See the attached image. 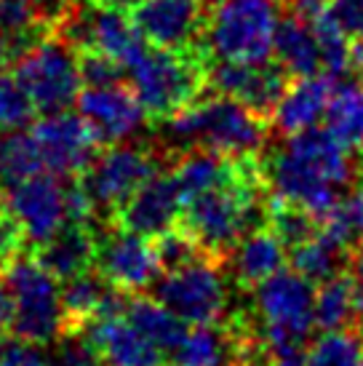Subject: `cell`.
<instances>
[{
    "mask_svg": "<svg viewBox=\"0 0 363 366\" xmlns=\"http://www.w3.org/2000/svg\"><path fill=\"white\" fill-rule=\"evenodd\" d=\"M41 172H46V163L32 132H0V190H9Z\"/></svg>",
    "mask_w": 363,
    "mask_h": 366,
    "instance_id": "28",
    "label": "cell"
},
{
    "mask_svg": "<svg viewBox=\"0 0 363 366\" xmlns=\"http://www.w3.org/2000/svg\"><path fill=\"white\" fill-rule=\"evenodd\" d=\"M3 281L14 295L11 337L49 347L61 332L59 281L35 262L30 252H21L3 267Z\"/></svg>",
    "mask_w": 363,
    "mask_h": 366,
    "instance_id": "4",
    "label": "cell"
},
{
    "mask_svg": "<svg viewBox=\"0 0 363 366\" xmlns=\"http://www.w3.org/2000/svg\"><path fill=\"white\" fill-rule=\"evenodd\" d=\"M361 366H363V361H361Z\"/></svg>",
    "mask_w": 363,
    "mask_h": 366,
    "instance_id": "48",
    "label": "cell"
},
{
    "mask_svg": "<svg viewBox=\"0 0 363 366\" xmlns=\"http://www.w3.org/2000/svg\"><path fill=\"white\" fill-rule=\"evenodd\" d=\"M174 361L182 366H235L238 340L227 321L192 326L174 350Z\"/></svg>",
    "mask_w": 363,
    "mask_h": 366,
    "instance_id": "23",
    "label": "cell"
},
{
    "mask_svg": "<svg viewBox=\"0 0 363 366\" xmlns=\"http://www.w3.org/2000/svg\"><path fill=\"white\" fill-rule=\"evenodd\" d=\"M278 3H281L283 14H292V16L313 21V19H318L321 14L329 11V3H332V0H278Z\"/></svg>",
    "mask_w": 363,
    "mask_h": 366,
    "instance_id": "39",
    "label": "cell"
},
{
    "mask_svg": "<svg viewBox=\"0 0 363 366\" xmlns=\"http://www.w3.org/2000/svg\"><path fill=\"white\" fill-rule=\"evenodd\" d=\"M347 259H350V252L342 249L339 244H334L332 238H326L323 233L289 249V267L304 275L315 286H321L323 281H329L334 275L344 273Z\"/></svg>",
    "mask_w": 363,
    "mask_h": 366,
    "instance_id": "27",
    "label": "cell"
},
{
    "mask_svg": "<svg viewBox=\"0 0 363 366\" xmlns=\"http://www.w3.org/2000/svg\"><path fill=\"white\" fill-rule=\"evenodd\" d=\"M86 46H94L104 51L107 56L118 59L129 70L136 61L141 59V54L147 51L150 43L139 35V30L131 24V19L126 16L123 9H115V6H101V9H94L91 6V16H89V43Z\"/></svg>",
    "mask_w": 363,
    "mask_h": 366,
    "instance_id": "21",
    "label": "cell"
},
{
    "mask_svg": "<svg viewBox=\"0 0 363 366\" xmlns=\"http://www.w3.org/2000/svg\"><path fill=\"white\" fill-rule=\"evenodd\" d=\"M289 264V249L270 224L246 233L224 262V270L241 292H254L270 275Z\"/></svg>",
    "mask_w": 363,
    "mask_h": 366,
    "instance_id": "18",
    "label": "cell"
},
{
    "mask_svg": "<svg viewBox=\"0 0 363 366\" xmlns=\"http://www.w3.org/2000/svg\"><path fill=\"white\" fill-rule=\"evenodd\" d=\"M326 129L353 153L363 150V83H337L326 110Z\"/></svg>",
    "mask_w": 363,
    "mask_h": 366,
    "instance_id": "29",
    "label": "cell"
},
{
    "mask_svg": "<svg viewBox=\"0 0 363 366\" xmlns=\"http://www.w3.org/2000/svg\"><path fill=\"white\" fill-rule=\"evenodd\" d=\"M259 161H262V177L270 193L281 195L292 204L304 206L318 219H323L342 201L339 198L342 187H337L329 177H323V172H318L313 163L302 158L297 150H292L286 142L275 150L264 147Z\"/></svg>",
    "mask_w": 363,
    "mask_h": 366,
    "instance_id": "11",
    "label": "cell"
},
{
    "mask_svg": "<svg viewBox=\"0 0 363 366\" xmlns=\"http://www.w3.org/2000/svg\"><path fill=\"white\" fill-rule=\"evenodd\" d=\"M99 246V227L83 222H64L49 241L30 249L35 262L56 281H70L75 275L94 270Z\"/></svg>",
    "mask_w": 363,
    "mask_h": 366,
    "instance_id": "17",
    "label": "cell"
},
{
    "mask_svg": "<svg viewBox=\"0 0 363 366\" xmlns=\"http://www.w3.org/2000/svg\"><path fill=\"white\" fill-rule=\"evenodd\" d=\"M347 273H350V278H353L355 292H358V297H361V302H363V244H358L353 252H350Z\"/></svg>",
    "mask_w": 363,
    "mask_h": 366,
    "instance_id": "41",
    "label": "cell"
},
{
    "mask_svg": "<svg viewBox=\"0 0 363 366\" xmlns=\"http://www.w3.org/2000/svg\"><path fill=\"white\" fill-rule=\"evenodd\" d=\"M0 366H51V361L43 345L14 337L6 345H0Z\"/></svg>",
    "mask_w": 363,
    "mask_h": 366,
    "instance_id": "37",
    "label": "cell"
},
{
    "mask_svg": "<svg viewBox=\"0 0 363 366\" xmlns=\"http://www.w3.org/2000/svg\"><path fill=\"white\" fill-rule=\"evenodd\" d=\"M169 166V163H166ZM163 169L161 153L141 144H110L101 147L89 169L81 174L99 219L110 224L112 214L131 198L155 172Z\"/></svg>",
    "mask_w": 363,
    "mask_h": 366,
    "instance_id": "7",
    "label": "cell"
},
{
    "mask_svg": "<svg viewBox=\"0 0 363 366\" xmlns=\"http://www.w3.org/2000/svg\"><path fill=\"white\" fill-rule=\"evenodd\" d=\"M329 14L350 38L363 41V0H332Z\"/></svg>",
    "mask_w": 363,
    "mask_h": 366,
    "instance_id": "38",
    "label": "cell"
},
{
    "mask_svg": "<svg viewBox=\"0 0 363 366\" xmlns=\"http://www.w3.org/2000/svg\"><path fill=\"white\" fill-rule=\"evenodd\" d=\"M86 332L107 366H161L163 361V350L152 345L126 315L96 318Z\"/></svg>",
    "mask_w": 363,
    "mask_h": 366,
    "instance_id": "20",
    "label": "cell"
},
{
    "mask_svg": "<svg viewBox=\"0 0 363 366\" xmlns=\"http://www.w3.org/2000/svg\"><path fill=\"white\" fill-rule=\"evenodd\" d=\"M353 70L363 78V41H358L353 46Z\"/></svg>",
    "mask_w": 363,
    "mask_h": 366,
    "instance_id": "42",
    "label": "cell"
},
{
    "mask_svg": "<svg viewBox=\"0 0 363 366\" xmlns=\"http://www.w3.org/2000/svg\"><path fill=\"white\" fill-rule=\"evenodd\" d=\"M361 361H363L361 329L323 332L307 347V366H361Z\"/></svg>",
    "mask_w": 363,
    "mask_h": 366,
    "instance_id": "31",
    "label": "cell"
},
{
    "mask_svg": "<svg viewBox=\"0 0 363 366\" xmlns=\"http://www.w3.org/2000/svg\"><path fill=\"white\" fill-rule=\"evenodd\" d=\"M94 270L126 295H144L158 281L161 264L155 257L152 238L104 224V230H99Z\"/></svg>",
    "mask_w": 363,
    "mask_h": 366,
    "instance_id": "12",
    "label": "cell"
},
{
    "mask_svg": "<svg viewBox=\"0 0 363 366\" xmlns=\"http://www.w3.org/2000/svg\"><path fill=\"white\" fill-rule=\"evenodd\" d=\"M267 224L275 230L286 249H294L321 233V219L313 212L275 193H270L267 198Z\"/></svg>",
    "mask_w": 363,
    "mask_h": 366,
    "instance_id": "30",
    "label": "cell"
},
{
    "mask_svg": "<svg viewBox=\"0 0 363 366\" xmlns=\"http://www.w3.org/2000/svg\"><path fill=\"white\" fill-rule=\"evenodd\" d=\"M152 246H155V257H158V264H161V275L179 270V267L198 262V259H212V257L203 254V249L195 244V238L187 230H182L179 224L169 227L166 233L155 235Z\"/></svg>",
    "mask_w": 363,
    "mask_h": 366,
    "instance_id": "34",
    "label": "cell"
},
{
    "mask_svg": "<svg viewBox=\"0 0 363 366\" xmlns=\"http://www.w3.org/2000/svg\"><path fill=\"white\" fill-rule=\"evenodd\" d=\"M126 318L163 353H174L182 342V337L187 335L184 321L155 297L134 295L129 307H126Z\"/></svg>",
    "mask_w": 363,
    "mask_h": 366,
    "instance_id": "26",
    "label": "cell"
},
{
    "mask_svg": "<svg viewBox=\"0 0 363 366\" xmlns=\"http://www.w3.org/2000/svg\"><path fill=\"white\" fill-rule=\"evenodd\" d=\"M14 295L6 286V281L0 278V337L11 335V324H14Z\"/></svg>",
    "mask_w": 363,
    "mask_h": 366,
    "instance_id": "40",
    "label": "cell"
},
{
    "mask_svg": "<svg viewBox=\"0 0 363 366\" xmlns=\"http://www.w3.org/2000/svg\"><path fill=\"white\" fill-rule=\"evenodd\" d=\"M214 54L209 46L192 51H169L147 46L141 59L129 67L131 89L139 97L147 123L163 126L198 102L209 89Z\"/></svg>",
    "mask_w": 363,
    "mask_h": 366,
    "instance_id": "1",
    "label": "cell"
},
{
    "mask_svg": "<svg viewBox=\"0 0 363 366\" xmlns=\"http://www.w3.org/2000/svg\"><path fill=\"white\" fill-rule=\"evenodd\" d=\"M249 295L254 297L252 310L270 356L275 350L307 347L315 329V284L292 267H283Z\"/></svg>",
    "mask_w": 363,
    "mask_h": 366,
    "instance_id": "3",
    "label": "cell"
},
{
    "mask_svg": "<svg viewBox=\"0 0 363 366\" xmlns=\"http://www.w3.org/2000/svg\"><path fill=\"white\" fill-rule=\"evenodd\" d=\"M32 137L41 147L46 172L61 179L81 177L101 153V144L89 123L67 110L43 112L41 121L32 123Z\"/></svg>",
    "mask_w": 363,
    "mask_h": 366,
    "instance_id": "13",
    "label": "cell"
},
{
    "mask_svg": "<svg viewBox=\"0 0 363 366\" xmlns=\"http://www.w3.org/2000/svg\"><path fill=\"white\" fill-rule=\"evenodd\" d=\"M6 204L19 219L27 235V249L41 246L67 222L64 214V179L51 172H41L3 190Z\"/></svg>",
    "mask_w": 363,
    "mask_h": 366,
    "instance_id": "14",
    "label": "cell"
},
{
    "mask_svg": "<svg viewBox=\"0 0 363 366\" xmlns=\"http://www.w3.org/2000/svg\"><path fill=\"white\" fill-rule=\"evenodd\" d=\"M294 78L283 70L275 59L267 61H230L214 59L209 72V89L206 92L232 97L235 102L246 104L254 115L272 126L275 107L281 104L283 94Z\"/></svg>",
    "mask_w": 363,
    "mask_h": 366,
    "instance_id": "10",
    "label": "cell"
},
{
    "mask_svg": "<svg viewBox=\"0 0 363 366\" xmlns=\"http://www.w3.org/2000/svg\"><path fill=\"white\" fill-rule=\"evenodd\" d=\"M107 289L110 284L96 270H86L70 281H61V332H81L91 321H96Z\"/></svg>",
    "mask_w": 363,
    "mask_h": 366,
    "instance_id": "25",
    "label": "cell"
},
{
    "mask_svg": "<svg viewBox=\"0 0 363 366\" xmlns=\"http://www.w3.org/2000/svg\"><path fill=\"white\" fill-rule=\"evenodd\" d=\"M182 142L212 147L230 158H259L270 142V123L254 115L246 104L235 102L232 97L206 92L182 110L176 118L163 123Z\"/></svg>",
    "mask_w": 363,
    "mask_h": 366,
    "instance_id": "2",
    "label": "cell"
},
{
    "mask_svg": "<svg viewBox=\"0 0 363 366\" xmlns=\"http://www.w3.org/2000/svg\"><path fill=\"white\" fill-rule=\"evenodd\" d=\"M171 366H182V364H176V361H174V364H171Z\"/></svg>",
    "mask_w": 363,
    "mask_h": 366,
    "instance_id": "46",
    "label": "cell"
},
{
    "mask_svg": "<svg viewBox=\"0 0 363 366\" xmlns=\"http://www.w3.org/2000/svg\"><path fill=\"white\" fill-rule=\"evenodd\" d=\"M315 326L321 332L363 329V302L347 270L315 289Z\"/></svg>",
    "mask_w": 363,
    "mask_h": 366,
    "instance_id": "24",
    "label": "cell"
},
{
    "mask_svg": "<svg viewBox=\"0 0 363 366\" xmlns=\"http://www.w3.org/2000/svg\"><path fill=\"white\" fill-rule=\"evenodd\" d=\"M3 267H6V264H3V259H0V278H3Z\"/></svg>",
    "mask_w": 363,
    "mask_h": 366,
    "instance_id": "44",
    "label": "cell"
},
{
    "mask_svg": "<svg viewBox=\"0 0 363 366\" xmlns=\"http://www.w3.org/2000/svg\"><path fill=\"white\" fill-rule=\"evenodd\" d=\"M21 3H32V6H38V9H41V3H43V0H21Z\"/></svg>",
    "mask_w": 363,
    "mask_h": 366,
    "instance_id": "43",
    "label": "cell"
},
{
    "mask_svg": "<svg viewBox=\"0 0 363 366\" xmlns=\"http://www.w3.org/2000/svg\"><path fill=\"white\" fill-rule=\"evenodd\" d=\"M152 297L161 300L184 324H219L230 313V286L222 262L198 259L179 270L163 273Z\"/></svg>",
    "mask_w": 363,
    "mask_h": 366,
    "instance_id": "6",
    "label": "cell"
},
{
    "mask_svg": "<svg viewBox=\"0 0 363 366\" xmlns=\"http://www.w3.org/2000/svg\"><path fill=\"white\" fill-rule=\"evenodd\" d=\"M78 54V72H81L83 89H107L126 83V67L118 59L107 56L94 46L75 49Z\"/></svg>",
    "mask_w": 363,
    "mask_h": 366,
    "instance_id": "35",
    "label": "cell"
},
{
    "mask_svg": "<svg viewBox=\"0 0 363 366\" xmlns=\"http://www.w3.org/2000/svg\"><path fill=\"white\" fill-rule=\"evenodd\" d=\"M272 59L281 64L292 78H307L318 75L321 70V49L315 38L313 24L307 19L286 14L278 21L275 43H272Z\"/></svg>",
    "mask_w": 363,
    "mask_h": 366,
    "instance_id": "22",
    "label": "cell"
},
{
    "mask_svg": "<svg viewBox=\"0 0 363 366\" xmlns=\"http://www.w3.org/2000/svg\"><path fill=\"white\" fill-rule=\"evenodd\" d=\"M75 110L91 126L101 147L121 144L147 121L131 83L107 86V89H81L75 99Z\"/></svg>",
    "mask_w": 363,
    "mask_h": 366,
    "instance_id": "15",
    "label": "cell"
},
{
    "mask_svg": "<svg viewBox=\"0 0 363 366\" xmlns=\"http://www.w3.org/2000/svg\"><path fill=\"white\" fill-rule=\"evenodd\" d=\"M126 16L155 49L192 51L209 46V6L203 0H129Z\"/></svg>",
    "mask_w": 363,
    "mask_h": 366,
    "instance_id": "9",
    "label": "cell"
},
{
    "mask_svg": "<svg viewBox=\"0 0 363 366\" xmlns=\"http://www.w3.org/2000/svg\"><path fill=\"white\" fill-rule=\"evenodd\" d=\"M38 107L14 70H0V132H14L35 123Z\"/></svg>",
    "mask_w": 363,
    "mask_h": 366,
    "instance_id": "33",
    "label": "cell"
},
{
    "mask_svg": "<svg viewBox=\"0 0 363 366\" xmlns=\"http://www.w3.org/2000/svg\"><path fill=\"white\" fill-rule=\"evenodd\" d=\"M318 38V49H321V64L326 75L332 78H344L353 70V46H350V35L334 21V16L326 11L318 19L310 21Z\"/></svg>",
    "mask_w": 363,
    "mask_h": 366,
    "instance_id": "32",
    "label": "cell"
},
{
    "mask_svg": "<svg viewBox=\"0 0 363 366\" xmlns=\"http://www.w3.org/2000/svg\"><path fill=\"white\" fill-rule=\"evenodd\" d=\"M126 3H129V0H126ZM123 9H126V6H123Z\"/></svg>",
    "mask_w": 363,
    "mask_h": 366,
    "instance_id": "47",
    "label": "cell"
},
{
    "mask_svg": "<svg viewBox=\"0 0 363 366\" xmlns=\"http://www.w3.org/2000/svg\"><path fill=\"white\" fill-rule=\"evenodd\" d=\"M49 350L51 366H107L99 347L94 345L86 329L81 332H61Z\"/></svg>",
    "mask_w": 363,
    "mask_h": 366,
    "instance_id": "36",
    "label": "cell"
},
{
    "mask_svg": "<svg viewBox=\"0 0 363 366\" xmlns=\"http://www.w3.org/2000/svg\"><path fill=\"white\" fill-rule=\"evenodd\" d=\"M243 366H270V364H243Z\"/></svg>",
    "mask_w": 363,
    "mask_h": 366,
    "instance_id": "45",
    "label": "cell"
},
{
    "mask_svg": "<svg viewBox=\"0 0 363 366\" xmlns=\"http://www.w3.org/2000/svg\"><path fill=\"white\" fill-rule=\"evenodd\" d=\"M182 214V198L174 182V174L169 166H163L161 172H155L141 184L139 190L126 201V204L112 214L110 224L139 233L144 238L166 233L169 227L179 222Z\"/></svg>",
    "mask_w": 363,
    "mask_h": 366,
    "instance_id": "16",
    "label": "cell"
},
{
    "mask_svg": "<svg viewBox=\"0 0 363 366\" xmlns=\"http://www.w3.org/2000/svg\"><path fill=\"white\" fill-rule=\"evenodd\" d=\"M278 21L272 0H222L209 11L206 41L214 59L267 61Z\"/></svg>",
    "mask_w": 363,
    "mask_h": 366,
    "instance_id": "5",
    "label": "cell"
},
{
    "mask_svg": "<svg viewBox=\"0 0 363 366\" xmlns=\"http://www.w3.org/2000/svg\"><path fill=\"white\" fill-rule=\"evenodd\" d=\"M337 83H339V78H332L326 72L323 75H307V78H294L286 94H283L281 104L275 107L272 129L281 137H294V134L313 129L329 110L332 97L337 92Z\"/></svg>",
    "mask_w": 363,
    "mask_h": 366,
    "instance_id": "19",
    "label": "cell"
},
{
    "mask_svg": "<svg viewBox=\"0 0 363 366\" xmlns=\"http://www.w3.org/2000/svg\"><path fill=\"white\" fill-rule=\"evenodd\" d=\"M14 72L32 97L41 115L67 110L70 104H75L83 89L75 46L64 41L61 35L46 38L14 67Z\"/></svg>",
    "mask_w": 363,
    "mask_h": 366,
    "instance_id": "8",
    "label": "cell"
}]
</instances>
